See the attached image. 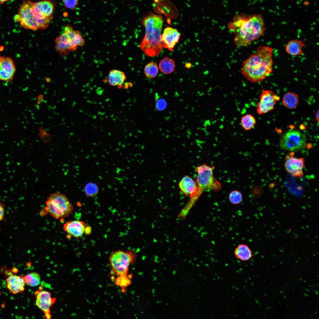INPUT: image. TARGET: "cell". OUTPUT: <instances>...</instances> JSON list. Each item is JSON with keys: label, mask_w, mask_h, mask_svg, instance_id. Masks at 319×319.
<instances>
[{"label": "cell", "mask_w": 319, "mask_h": 319, "mask_svg": "<svg viewBox=\"0 0 319 319\" xmlns=\"http://www.w3.org/2000/svg\"><path fill=\"white\" fill-rule=\"evenodd\" d=\"M228 27L234 32L235 44L237 47H244L263 36L266 29L265 21L260 14L250 16L245 14L236 15Z\"/></svg>", "instance_id": "obj_1"}, {"label": "cell", "mask_w": 319, "mask_h": 319, "mask_svg": "<svg viewBox=\"0 0 319 319\" xmlns=\"http://www.w3.org/2000/svg\"><path fill=\"white\" fill-rule=\"evenodd\" d=\"M272 48L268 46L258 47L255 53L251 54L242 64L241 73L252 83L263 81L273 71Z\"/></svg>", "instance_id": "obj_2"}, {"label": "cell", "mask_w": 319, "mask_h": 319, "mask_svg": "<svg viewBox=\"0 0 319 319\" xmlns=\"http://www.w3.org/2000/svg\"><path fill=\"white\" fill-rule=\"evenodd\" d=\"M163 23L161 16L152 13L144 17L142 21L145 33L139 46L142 52L148 56H158L165 48L161 39Z\"/></svg>", "instance_id": "obj_3"}, {"label": "cell", "mask_w": 319, "mask_h": 319, "mask_svg": "<svg viewBox=\"0 0 319 319\" xmlns=\"http://www.w3.org/2000/svg\"><path fill=\"white\" fill-rule=\"evenodd\" d=\"M55 43L56 51L61 56H64L83 46L85 41L79 31L74 30L68 25L65 27L63 32L56 38Z\"/></svg>", "instance_id": "obj_4"}, {"label": "cell", "mask_w": 319, "mask_h": 319, "mask_svg": "<svg viewBox=\"0 0 319 319\" xmlns=\"http://www.w3.org/2000/svg\"><path fill=\"white\" fill-rule=\"evenodd\" d=\"M45 210L56 219L68 216L73 210V206L64 194L55 193L50 195L45 201Z\"/></svg>", "instance_id": "obj_5"}, {"label": "cell", "mask_w": 319, "mask_h": 319, "mask_svg": "<svg viewBox=\"0 0 319 319\" xmlns=\"http://www.w3.org/2000/svg\"><path fill=\"white\" fill-rule=\"evenodd\" d=\"M307 138L300 131L290 129L281 136L279 146L282 149L291 152L302 150L306 147Z\"/></svg>", "instance_id": "obj_6"}, {"label": "cell", "mask_w": 319, "mask_h": 319, "mask_svg": "<svg viewBox=\"0 0 319 319\" xmlns=\"http://www.w3.org/2000/svg\"><path fill=\"white\" fill-rule=\"evenodd\" d=\"M214 168V166H209L205 164L196 167L197 175L196 182L201 192L207 190L217 191L221 188L220 183L213 176Z\"/></svg>", "instance_id": "obj_7"}, {"label": "cell", "mask_w": 319, "mask_h": 319, "mask_svg": "<svg viewBox=\"0 0 319 319\" xmlns=\"http://www.w3.org/2000/svg\"><path fill=\"white\" fill-rule=\"evenodd\" d=\"M33 3L31 0H23L14 19L15 21L19 22L24 28L37 30H40V28L32 11Z\"/></svg>", "instance_id": "obj_8"}, {"label": "cell", "mask_w": 319, "mask_h": 319, "mask_svg": "<svg viewBox=\"0 0 319 319\" xmlns=\"http://www.w3.org/2000/svg\"><path fill=\"white\" fill-rule=\"evenodd\" d=\"M134 258V255L130 251L120 250L112 252L109 260L113 271L118 275H121L126 274Z\"/></svg>", "instance_id": "obj_9"}, {"label": "cell", "mask_w": 319, "mask_h": 319, "mask_svg": "<svg viewBox=\"0 0 319 319\" xmlns=\"http://www.w3.org/2000/svg\"><path fill=\"white\" fill-rule=\"evenodd\" d=\"M54 4L51 0H42L33 2L32 7V13L39 22L52 19L54 10Z\"/></svg>", "instance_id": "obj_10"}, {"label": "cell", "mask_w": 319, "mask_h": 319, "mask_svg": "<svg viewBox=\"0 0 319 319\" xmlns=\"http://www.w3.org/2000/svg\"><path fill=\"white\" fill-rule=\"evenodd\" d=\"M280 99V97L272 91L262 89L259 100L257 104V113L261 115L272 110L276 102Z\"/></svg>", "instance_id": "obj_11"}, {"label": "cell", "mask_w": 319, "mask_h": 319, "mask_svg": "<svg viewBox=\"0 0 319 319\" xmlns=\"http://www.w3.org/2000/svg\"><path fill=\"white\" fill-rule=\"evenodd\" d=\"M16 71L15 64L11 57L0 55V80L6 82H12Z\"/></svg>", "instance_id": "obj_12"}, {"label": "cell", "mask_w": 319, "mask_h": 319, "mask_svg": "<svg viewBox=\"0 0 319 319\" xmlns=\"http://www.w3.org/2000/svg\"><path fill=\"white\" fill-rule=\"evenodd\" d=\"M305 160L303 158H298L287 156L284 166L287 171L293 177L301 178L303 175Z\"/></svg>", "instance_id": "obj_13"}, {"label": "cell", "mask_w": 319, "mask_h": 319, "mask_svg": "<svg viewBox=\"0 0 319 319\" xmlns=\"http://www.w3.org/2000/svg\"><path fill=\"white\" fill-rule=\"evenodd\" d=\"M181 36L176 29L167 27L164 29L162 34L161 39L165 48L172 51Z\"/></svg>", "instance_id": "obj_14"}, {"label": "cell", "mask_w": 319, "mask_h": 319, "mask_svg": "<svg viewBox=\"0 0 319 319\" xmlns=\"http://www.w3.org/2000/svg\"><path fill=\"white\" fill-rule=\"evenodd\" d=\"M178 185L183 193L191 198L202 192L198 187L196 181L188 175L183 177L179 182Z\"/></svg>", "instance_id": "obj_15"}, {"label": "cell", "mask_w": 319, "mask_h": 319, "mask_svg": "<svg viewBox=\"0 0 319 319\" xmlns=\"http://www.w3.org/2000/svg\"><path fill=\"white\" fill-rule=\"evenodd\" d=\"M85 223L80 220H71L66 222L63 225L64 230L71 236L79 237L83 234L86 227Z\"/></svg>", "instance_id": "obj_16"}, {"label": "cell", "mask_w": 319, "mask_h": 319, "mask_svg": "<svg viewBox=\"0 0 319 319\" xmlns=\"http://www.w3.org/2000/svg\"><path fill=\"white\" fill-rule=\"evenodd\" d=\"M6 282L8 289L13 294L21 293L24 290L25 283L22 276L11 274L7 277Z\"/></svg>", "instance_id": "obj_17"}, {"label": "cell", "mask_w": 319, "mask_h": 319, "mask_svg": "<svg viewBox=\"0 0 319 319\" xmlns=\"http://www.w3.org/2000/svg\"><path fill=\"white\" fill-rule=\"evenodd\" d=\"M126 79L125 73L120 70L113 69L109 71L107 79H104L110 85L121 88Z\"/></svg>", "instance_id": "obj_18"}, {"label": "cell", "mask_w": 319, "mask_h": 319, "mask_svg": "<svg viewBox=\"0 0 319 319\" xmlns=\"http://www.w3.org/2000/svg\"><path fill=\"white\" fill-rule=\"evenodd\" d=\"M305 45L304 41L297 39L289 41L287 44L285 50L287 53L292 56L301 55L303 54L302 48Z\"/></svg>", "instance_id": "obj_19"}, {"label": "cell", "mask_w": 319, "mask_h": 319, "mask_svg": "<svg viewBox=\"0 0 319 319\" xmlns=\"http://www.w3.org/2000/svg\"><path fill=\"white\" fill-rule=\"evenodd\" d=\"M234 254L237 259L243 261L249 260L253 256L250 248L248 245L244 244H240L236 247Z\"/></svg>", "instance_id": "obj_20"}, {"label": "cell", "mask_w": 319, "mask_h": 319, "mask_svg": "<svg viewBox=\"0 0 319 319\" xmlns=\"http://www.w3.org/2000/svg\"><path fill=\"white\" fill-rule=\"evenodd\" d=\"M282 102L283 105L288 109H295L299 103L298 96L294 92H288L284 95L282 99Z\"/></svg>", "instance_id": "obj_21"}, {"label": "cell", "mask_w": 319, "mask_h": 319, "mask_svg": "<svg viewBox=\"0 0 319 319\" xmlns=\"http://www.w3.org/2000/svg\"><path fill=\"white\" fill-rule=\"evenodd\" d=\"M174 61L168 57L162 58L159 64V68L160 71L165 74H169L173 72L175 69Z\"/></svg>", "instance_id": "obj_22"}, {"label": "cell", "mask_w": 319, "mask_h": 319, "mask_svg": "<svg viewBox=\"0 0 319 319\" xmlns=\"http://www.w3.org/2000/svg\"><path fill=\"white\" fill-rule=\"evenodd\" d=\"M256 123V120L252 115L247 113L242 115L241 118L240 123L242 128L245 131H249L254 127Z\"/></svg>", "instance_id": "obj_23"}, {"label": "cell", "mask_w": 319, "mask_h": 319, "mask_svg": "<svg viewBox=\"0 0 319 319\" xmlns=\"http://www.w3.org/2000/svg\"><path fill=\"white\" fill-rule=\"evenodd\" d=\"M25 284L29 286L34 287L39 285L40 282V276L38 273L34 272L22 276Z\"/></svg>", "instance_id": "obj_24"}, {"label": "cell", "mask_w": 319, "mask_h": 319, "mask_svg": "<svg viewBox=\"0 0 319 319\" xmlns=\"http://www.w3.org/2000/svg\"><path fill=\"white\" fill-rule=\"evenodd\" d=\"M159 72V68L157 64L154 62H151L147 64L144 69V72L145 76L148 78H153L155 77Z\"/></svg>", "instance_id": "obj_25"}, {"label": "cell", "mask_w": 319, "mask_h": 319, "mask_svg": "<svg viewBox=\"0 0 319 319\" xmlns=\"http://www.w3.org/2000/svg\"><path fill=\"white\" fill-rule=\"evenodd\" d=\"M84 192L88 197H92L96 195L99 191V188L96 184L90 182L86 184L84 188Z\"/></svg>", "instance_id": "obj_26"}, {"label": "cell", "mask_w": 319, "mask_h": 319, "mask_svg": "<svg viewBox=\"0 0 319 319\" xmlns=\"http://www.w3.org/2000/svg\"><path fill=\"white\" fill-rule=\"evenodd\" d=\"M229 199L230 202L234 205L241 203L242 201V196L241 193L237 190L231 191L229 194Z\"/></svg>", "instance_id": "obj_27"}, {"label": "cell", "mask_w": 319, "mask_h": 319, "mask_svg": "<svg viewBox=\"0 0 319 319\" xmlns=\"http://www.w3.org/2000/svg\"><path fill=\"white\" fill-rule=\"evenodd\" d=\"M126 274L120 275L115 280L116 284L121 287H125L128 286L130 283V280Z\"/></svg>", "instance_id": "obj_28"}, {"label": "cell", "mask_w": 319, "mask_h": 319, "mask_svg": "<svg viewBox=\"0 0 319 319\" xmlns=\"http://www.w3.org/2000/svg\"><path fill=\"white\" fill-rule=\"evenodd\" d=\"M78 0H64L65 6L71 9H74L78 5Z\"/></svg>", "instance_id": "obj_29"}, {"label": "cell", "mask_w": 319, "mask_h": 319, "mask_svg": "<svg viewBox=\"0 0 319 319\" xmlns=\"http://www.w3.org/2000/svg\"><path fill=\"white\" fill-rule=\"evenodd\" d=\"M166 103L165 101L163 99H159L156 103L157 108L159 110H162L166 107Z\"/></svg>", "instance_id": "obj_30"}, {"label": "cell", "mask_w": 319, "mask_h": 319, "mask_svg": "<svg viewBox=\"0 0 319 319\" xmlns=\"http://www.w3.org/2000/svg\"><path fill=\"white\" fill-rule=\"evenodd\" d=\"M5 214V206L2 203L0 202V221L4 218Z\"/></svg>", "instance_id": "obj_31"}, {"label": "cell", "mask_w": 319, "mask_h": 319, "mask_svg": "<svg viewBox=\"0 0 319 319\" xmlns=\"http://www.w3.org/2000/svg\"><path fill=\"white\" fill-rule=\"evenodd\" d=\"M91 231L92 229L91 227L90 226H86L85 229L84 233H85L87 235H89L91 232Z\"/></svg>", "instance_id": "obj_32"}, {"label": "cell", "mask_w": 319, "mask_h": 319, "mask_svg": "<svg viewBox=\"0 0 319 319\" xmlns=\"http://www.w3.org/2000/svg\"><path fill=\"white\" fill-rule=\"evenodd\" d=\"M319 109H318V110L317 111V112H316V113L315 115V119L316 121L318 122V123L319 122Z\"/></svg>", "instance_id": "obj_33"}, {"label": "cell", "mask_w": 319, "mask_h": 319, "mask_svg": "<svg viewBox=\"0 0 319 319\" xmlns=\"http://www.w3.org/2000/svg\"><path fill=\"white\" fill-rule=\"evenodd\" d=\"M43 95H39L38 97V101H37V105H38L40 102L43 99Z\"/></svg>", "instance_id": "obj_34"}, {"label": "cell", "mask_w": 319, "mask_h": 319, "mask_svg": "<svg viewBox=\"0 0 319 319\" xmlns=\"http://www.w3.org/2000/svg\"><path fill=\"white\" fill-rule=\"evenodd\" d=\"M10 0H0V4H2L5 2L8 1Z\"/></svg>", "instance_id": "obj_35"}]
</instances>
